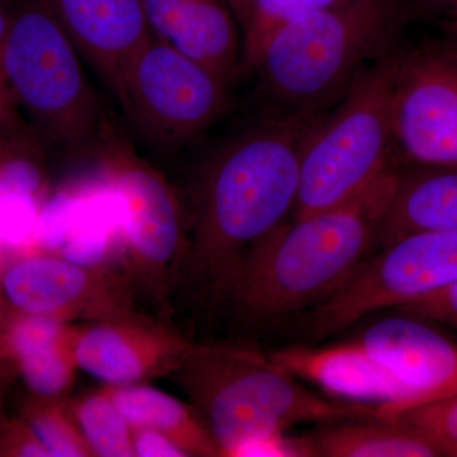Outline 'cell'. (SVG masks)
<instances>
[{"instance_id":"obj_1","label":"cell","mask_w":457,"mask_h":457,"mask_svg":"<svg viewBox=\"0 0 457 457\" xmlns=\"http://www.w3.org/2000/svg\"><path fill=\"white\" fill-rule=\"evenodd\" d=\"M321 117L267 116L216 152L179 272L225 294L246 255L293 213L303 144Z\"/></svg>"},{"instance_id":"obj_2","label":"cell","mask_w":457,"mask_h":457,"mask_svg":"<svg viewBox=\"0 0 457 457\" xmlns=\"http://www.w3.org/2000/svg\"><path fill=\"white\" fill-rule=\"evenodd\" d=\"M399 173L387 170L359 196L282 224L252 249L225 295L245 320L264 323L323 300L378 240Z\"/></svg>"},{"instance_id":"obj_3","label":"cell","mask_w":457,"mask_h":457,"mask_svg":"<svg viewBox=\"0 0 457 457\" xmlns=\"http://www.w3.org/2000/svg\"><path fill=\"white\" fill-rule=\"evenodd\" d=\"M411 12L407 0H341L273 32L249 69L269 116H324L399 49Z\"/></svg>"},{"instance_id":"obj_4","label":"cell","mask_w":457,"mask_h":457,"mask_svg":"<svg viewBox=\"0 0 457 457\" xmlns=\"http://www.w3.org/2000/svg\"><path fill=\"white\" fill-rule=\"evenodd\" d=\"M173 374L221 456H234L248 442L284 435L303 423L378 418L369 405L312 393L270 354L253 348L192 343Z\"/></svg>"},{"instance_id":"obj_5","label":"cell","mask_w":457,"mask_h":457,"mask_svg":"<svg viewBox=\"0 0 457 457\" xmlns=\"http://www.w3.org/2000/svg\"><path fill=\"white\" fill-rule=\"evenodd\" d=\"M398 50L366 69L312 128L300 159L294 220L353 200L394 170L390 93Z\"/></svg>"},{"instance_id":"obj_6","label":"cell","mask_w":457,"mask_h":457,"mask_svg":"<svg viewBox=\"0 0 457 457\" xmlns=\"http://www.w3.org/2000/svg\"><path fill=\"white\" fill-rule=\"evenodd\" d=\"M79 51L42 0H20L0 64L18 104L60 145H92L104 130L101 106Z\"/></svg>"},{"instance_id":"obj_7","label":"cell","mask_w":457,"mask_h":457,"mask_svg":"<svg viewBox=\"0 0 457 457\" xmlns=\"http://www.w3.org/2000/svg\"><path fill=\"white\" fill-rule=\"evenodd\" d=\"M457 279V233L417 231L365 258L350 276L302 315L312 339L342 332L371 312L398 309Z\"/></svg>"},{"instance_id":"obj_8","label":"cell","mask_w":457,"mask_h":457,"mask_svg":"<svg viewBox=\"0 0 457 457\" xmlns=\"http://www.w3.org/2000/svg\"><path fill=\"white\" fill-rule=\"evenodd\" d=\"M228 84L153 35L123 69L116 97L152 145H180L218 121L228 106Z\"/></svg>"},{"instance_id":"obj_9","label":"cell","mask_w":457,"mask_h":457,"mask_svg":"<svg viewBox=\"0 0 457 457\" xmlns=\"http://www.w3.org/2000/svg\"><path fill=\"white\" fill-rule=\"evenodd\" d=\"M390 140L392 164L457 168V53L444 40L396 53Z\"/></svg>"},{"instance_id":"obj_10","label":"cell","mask_w":457,"mask_h":457,"mask_svg":"<svg viewBox=\"0 0 457 457\" xmlns=\"http://www.w3.org/2000/svg\"><path fill=\"white\" fill-rule=\"evenodd\" d=\"M113 155L108 186L119 210L126 278L163 302L187 246L179 201L152 168L123 153Z\"/></svg>"},{"instance_id":"obj_11","label":"cell","mask_w":457,"mask_h":457,"mask_svg":"<svg viewBox=\"0 0 457 457\" xmlns=\"http://www.w3.org/2000/svg\"><path fill=\"white\" fill-rule=\"evenodd\" d=\"M125 276L90 269L53 253L27 254L0 270V297L13 311L60 320L134 317Z\"/></svg>"},{"instance_id":"obj_12","label":"cell","mask_w":457,"mask_h":457,"mask_svg":"<svg viewBox=\"0 0 457 457\" xmlns=\"http://www.w3.org/2000/svg\"><path fill=\"white\" fill-rule=\"evenodd\" d=\"M191 345L134 315L75 328L74 356L78 369L102 383L129 385L173 374Z\"/></svg>"},{"instance_id":"obj_13","label":"cell","mask_w":457,"mask_h":457,"mask_svg":"<svg viewBox=\"0 0 457 457\" xmlns=\"http://www.w3.org/2000/svg\"><path fill=\"white\" fill-rule=\"evenodd\" d=\"M270 359L297 378L356 404L378 411V420L394 418L413 407L411 393L360 341L332 347H286L270 353Z\"/></svg>"},{"instance_id":"obj_14","label":"cell","mask_w":457,"mask_h":457,"mask_svg":"<svg viewBox=\"0 0 457 457\" xmlns=\"http://www.w3.org/2000/svg\"><path fill=\"white\" fill-rule=\"evenodd\" d=\"M403 315L370 327L360 339L363 347L407 387L411 409L457 395V343Z\"/></svg>"},{"instance_id":"obj_15","label":"cell","mask_w":457,"mask_h":457,"mask_svg":"<svg viewBox=\"0 0 457 457\" xmlns=\"http://www.w3.org/2000/svg\"><path fill=\"white\" fill-rule=\"evenodd\" d=\"M116 96L123 69L153 33L144 0H42Z\"/></svg>"},{"instance_id":"obj_16","label":"cell","mask_w":457,"mask_h":457,"mask_svg":"<svg viewBox=\"0 0 457 457\" xmlns=\"http://www.w3.org/2000/svg\"><path fill=\"white\" fill-rule=\"evenodd\" d=\"M153 35L228 84L242 64L239 26L222 0H144Z\"/></svg>"},{"instance_id":"obj_17","label":"cell","mask_w":457,"mask_h":457,"mask_svg":"<svg viewBox=\"0 0 457 457\" xmlns=\"http://www.w3.org/2000/svg\"><path fill=\"white\" fill-rule=\"evenodd\" d=\"M417 231L457 233V168L399 174L378 240L385 246Z\"/></svg>"},{"instance_id":"obj_18","label":"cell","mask_w":457,"mask_h":457,"mask_svg":"<svg viewBox=\"0 0 457 457\" xmlns=\"http://www.w3.org/2000/svg\"><path fill=\"white\" fill-rule=\"evenodd\" d=\"M303 456L436 457L442 451L425 435L399 422L378 418L327 423L297 437Z\"/></svg>"},{"instance_id":"obj_19","label":"cell","mask_w":457,"mask_h":457,"mask_svg":"<svg viewBox=\"0 0 457 457\" xmlns=\"http://www.w3.org/2000/svg\"><path fill=\"white\" fill-rule=\"evenodd\" d=\"M106 389L131 429L163 433L187 456H221L194 407L145 383L106 385Z\"/></svg>"},{"instance_id":"obj_20","label":"cell","mask_w":457,"mask_h":457,"mask_svg":"<svg viewBox=\"0 0 457 457\" xmlns=\"http://www.w3.org/2000/svg\"><path fill=\"white\" fill-rule=\"evenodd\" d=\"M68 408L93 456L134 457L131 427L106 386L68 402Z\"/></svg>"},{"instance_id":"obj_21","label":"cell","mask_w":457,"mask_h":457,"mask_svg":"<svg viewBox=\"0 0 457 457\" xmlns=\"http://www.w3.org/2000/svg\"><path fill=\"white\" fill-rule=\"evenodd\" d=\"M29 423L50 457L93 456L69 411L66 399L29 396L21 416Z\"/></svg>"},{"instance_id":"obj_22","label":"cell","mask_w":457,"mask_h":457,"mask_svg":"<svg viewBox=\"0 0 457 457\" xmlns=\"http://www.w3.org/2000/svg\"><path fill=\"white\" fill-rule=\"evenodd\" d=\"M74 336L16 362L18 375L31 395L45 399H66L77 374Z\"/></svg>"},{"instance_id":"obj_23","label":"cell","mask_w":457,"mask_h":457,"mask_svg":"<svg viewBox=\"0 0 457 457\" xmlns=\"http://www.w3.org/2000/svg\"><path fill=\"white\" fill-rule=\"evenodd\" d=\"M26 130L0 132V198L41 200L45 176L40 154Z\"/></svg>"},{"instance_id":"obj_24","label":"cell","mask_w":457,"mask_h":457,"mask_svg":"<svg viewBox=\"0 0 457 457\" xmlns=\"http://www.w3.org/2000/svg\"><path fill=\"white\" fill-rule=\"evenodd\" d=\"M341 0H253L251 20L242 35V65L251 69L267 38L293 21Z\"/></svg>"},{"instance_id":"obj_25","label":"cell","mask_w":457,"mask_h":457,"mask_svg":"<svg viewBox=\"0 0 457 457\" xmlns=\"http://www.w3.org/2000/svg\"><path fill=\"white\" fill-rule=\"evenodd\" d=\"M392 422L417 429L429 438L444 456L457 457V395L409 409Z\"/></svg>"},{"instance_id":"obj_26","label":"cell","mask_w":457,"mask_h":457,"mask_svg":"<svg viewBox=\"0 0 457 457\" xmlns=\"http://www.w3.org/2000/svg\"><path fill=\"white\" fill-rule=\"evenodd\" d=\"M400 314L453 328L457 330V279L437 293L398 309Z\"/></svg>"},{"instance_id":"obj_27","label":"cell","mask_w":457,"mask_h":457,"mask_svg":"<svg viewBox=\"0 0 457 457\" xmlns=\"http://www.w3.org/2000/svg\"><path fill=\"white\" fill-rule=\"evenodd\" d=\"M0 457H50L29 423L0 416Z\"/></svg>"},{"instance_id":"obj_28","label":"cell","mask_w":457,"mask_h":457,"mask_svg":"<svg viewBox=\"0 0 457 457\" xmlns=\"http://www.w3.org/2000/svg\"><path fill=\"white\" fill-rule=\"evenodd\" d=\"M132 431V450L137 457H186L176 442L163 433L150 428H137Z\"/></svg>"},{"instance_id":"obj_29","label":"cell","mask_w":457,"mask_h":457,"mask_svg":"<svg viewBox=\"0 0 457 457\" xmlns=\"http://www.w3.org/2000/svg\"><path fill=\"white\" fill-rule=\"evenodd\" d=\"M21 107L0 64V132L26 130Z\"/></svg>"},{"instance_id":"obj_30","label":"cell","mask_w":457,"mask_h":457,"mask_svg":"<svg viewBox=\"0 0 457 457\" xmlns=\"http://www.w3.org/2000/svg\"><path fill=\"white\" fill-rule=\"evenodd\" d=\"M411 11L422 12L427 16L438 18L457 13V0H407Z\"/></svg>"},{"instance_id":"obj_31","label":"cell","mask_w":457,"mask_h":457,"mask_svg":"<svg viewBox=\"0 0 457 457\" xmlns=\"http://www.w3.org/2000/svg\"><path fill=\"white\" fill-rule=\"evenodd\" d=\"M222 2L230 9L243 35L251 20L253 0H222Z\"/></svg>"},{"instance_id":"obj_32","label":"cell","mask_w":457,"mask_h":457,"mask_svg":"<svg viewBox=\"0 0 457 457\" xmlns=\"http://www.w3.org/2000/svg\"><path fill=\"white\" fill-rule=\"evenodd\" d=\"M437 25L440 27L442 40L457 53V13L438 18Z\"/></svg>"},{"instance_id":"obj_33","label":"cell","mask_w":457,"mask_h":457,"mask_svg":"<svg viewBox=\"0 0 457 457\" xmlns=\"http://www.w3.org/2000/svg\"><path fill=\"white\" fill-rule=\"evenodd\" d=\"M14 7H16V3L12 0H0V46L4 41L9 26H11Z\"/></svg>"},{"instance_id":"obj_34","label":"cell","mask_w":457,"mask_h":457,"mask_svg":"<svg viewBox=\"0 0 457 457\" xmlns=\"http://www.w3.org/2000/svg\"><path fill=\"white\" fill-rule=\"evenodd\" d=\"M16 375L18 372L13 363L0 357V402H2L3 394L7 390L8 384Z\"/></svg>"},{"instance_id":"obj_35","label":"cell","mask_w":457,"mask_h":457,"mask_svg":"<svg viewBox=\"0 0 457 457\" xmlns=\"http://www.w3.org/2000/svg\"><path fill=\"white\" fill-rule=\"evenodd\" d=\"M2 249H3V246H2V245H0V257H2ZM0 270H2V269H0Z\"/></svg>"}]
</instances>
